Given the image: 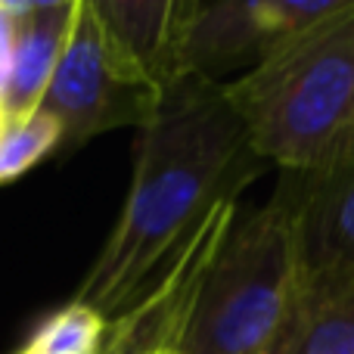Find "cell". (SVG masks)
<instances>
[{
	"label": "cell",
	"mask_w": 354,
	"mask_h": 354,
	"mask_svg": "<svg viewBox=\"0 0 354 354\" xmlns=\"http://www.w3.org/2000/svg\"><path fill=\"white\" fill-rule=\"evenodd\" d=\"M261 168L264 159L252 149L224 87L193 75L174 81L137 128L122 214L72 301L93 308L106 324L131 311L202 221L221 202H236Z\"/></svg>",
	"instance_id": "cell-1"
},
{
	"label": "cell",
	"mask_w": 354,
	"mask_h": 354,
	"mask_svg": "<svg viewBox=\"0 0 354 354\" xmlns=\"http://www.w3.org/2000/svg\"><path fill=\"white\" fill-rule=\"evenodd\" d=\"M224 97L264 162L292 174L336 168L354 131V0L280 41Z\"/></svg>",
	"instance_id": "cell-2"
},
{
	"label": "cell",
	"mask_w": 354,
	"mask_h": 354,
	"mask_svg": "<svg viewBox=\"0 0 354 354\" xmlns=\"http://www.w3.org/2000/svg\"><path fill=\"white\" fill-rule=\"evenodd\" d=\"M305 277L292 174L221 236L177 354H268Z\"/></svg>",
	"instance_id": "cell-3"
},
{
	"label": "cell",
	"mask_w": 354,
	"mask_h": 354,
	"mask_svg": "<svg viewBox=\"0 0 354 354\" xmlns=\"http://www.w3.org/2000/svg\"><path fill=\"white\" fill-rule=\"evenodd\" d=\"M156 91L106 37L91 0H78L68 41L62 47L41 109L62 131L59 153H75L115 128H143L156 112Z\"/></svg>",
	"instance_id": "cell-4"
},
{
	"label": "cell",
	"mask_w": 354,
	"mask_h": 354,
	"mask_svg": "<svg viewBox=\"0 0 354 354\" xmlns=\"http://www.w3.org/2000/svg\"><path fill=\"white\" fill-rule=\"evenodd\" d=\"M339 0H189L180 37V72L230 84L280 41L333 12Z\"/></svg>",
	"instance_id": "cell-5"
},
{
	"label": "cell",
	"mask_w": 354,
	"mask_h": 354,
	"mask_svg": "<svg viewBox=\"0 0 354 354\" xmlns=\"http://www.w3.org/2000/svg\"><path fill=\"white\" fill-rule=\"evenodd\" d=\"M75 10L78 0L3 3L10 19V68L0 91L6 118H22L41 109V100L72 31Z\"/></svg>",
	"instance_id": "cell-6"
},
{
	"label": "cell",
	"mask_w": 354,
	"mask_h": 354,
	"mask_svg": "<svg viewBox=\"0 0 354 354\" xmlns=\"http://www.w3.org/2000/svg\"><path fill=\"white\" fill-rule=\"evenodd\" d=\"M115 50L165 93L180 72V37L189 0H91Z\"/></svg>",
	"instance_id": "cell-7"
},
{
	"label": "cell",
	"mask_w": 354,
	"mask_h": 354,
	"mask_svg": "<svg viewBox=\"0 0 354 354\" xmlns=\"http://www.w3.org/2000/svg\"><path fill=\"white\" fill-rule=\"evenodd\" d=\"M268 354H354V268H305Z\"/></svg>",
	"instance_id": "cell-8"
},
{
	"label": "cell",
	"mask_w": 354,
	"mask_h": 354,
	"mask_svg": "<svg viewBox=\"0 0 354 354\" xmlns=\"http://www.w3.org/2000/svg\"><path fill=\"white\" fill-rule=\"evenodd\" d=\"M292 183L305 268H354V165L292 174Z\"/></svg>",
	"instance_id": "cell-9"
},
{
	"label": "cell",
	"mask_w": 354,
	"mask_h": 354,
	"mask_svg": "<svg viewBox=\"0 0 354 354\" xmlns=\"http://www.w3.org/2000/svg\"><path fill=\"white\" fill-rule=\"evenodd\" d=\"M106 326V317H100L93 308L68 301L31 333L19 354H100Z\"/></svg>",
	"instance_id": "cell-10"
},
{
	"label": "cell",
	"mask_w": 354,
	"mask_h": 354,
	"mask_svg": "<svg viewBox=\"0 0 354 354\" xmlns=\"http://www.w3.org/2000/svg\"><path fill=\"white\" fill-rule=\"evenodd\" d=\"M62 131L53 115L35 109L31 115L10 118L0 131V183L16 180L28 168H35L44 156L59 153Z\"/></svg>",
	"instance_id": "cell-11"
},
{
	"label": "cell",
	"mask_w": 354,
	"mask_h": 354,
	"mask_svg": "<svg viewBox=\"0 0 354 354\" xmlns=\"http://www.w3.org/2000/svg\"><path fill=\"white\" fill-rule=\"evenodd\" d=\"M339 165H354V131H351L348 143H345V153H342V159H339ZM339 165H336V168H339Z\"/></svg>",
	"instance_id": "cell-12"
},
{
	"label": "cell",
	"mask_w": 354,
	"mask_h": 354,
	"mask_svg": "<svg viewBox=\"0 0 354 354\" xmlns=\"http://www.w3.org/2000/svg\"><path fill=\"white\" fill-rule=\"evenodd\" d=\"M6 122H10V118H6V112H3V103H0V131L6 128Z\"/></svg>",
	"instance_id": "cell-13"
}]
</instances>
